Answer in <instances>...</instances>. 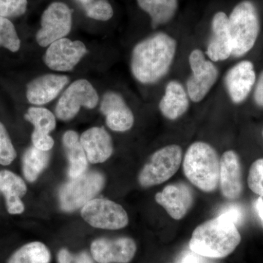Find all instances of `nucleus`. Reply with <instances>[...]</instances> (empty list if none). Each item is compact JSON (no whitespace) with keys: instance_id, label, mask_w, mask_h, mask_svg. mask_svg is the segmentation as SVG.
Wrapping results in <instances>:
<instances>
[{"instance_id":"nucleus-1","label":"nucleus","mask_w":263,"mask_h":263,"mask_svg":"<svg viewBox=\"0 0 263 263\" xmlns=\"http://www.w3.org/2000/svg\"><path fill=\"white\" fill-rule=\"evenodd\" d=\"M177 41L159 32L137 43L131 56V71L143 84H154L168 73L177 52Z\"/></svg>"},{"instance_id":"nucleus-2","label":"nucleus","mask_w":263,"mask_h":263,"mask_svg":"<svg viewBox=\"0 0 263 263\" xmlns=\"http://www.w3.org/2000/svg\"><path fill=\"white\" fill-rule=\"evenodd\" d=\"M240 240L237 226L218 216L195 228L189 247L190 250L207 258H223L236 249Z\"/></svg>"},{"instance_id":"nucleus-3","label":"nucleus","mask_w":263,"mask_h":263,"mask_svg":"<svg viewBox=\"0 0 263 263\" xmlns=\"http://www.w3.org/2000/svg\"><path fill=\"white\" fill-rule=\"evenodd\" d=\"M182 165L186 179L199 190L211 193L219 187L220 157L212 145L203 141L190 145Z\"/></svg>"},{"instance_id":"nucleus-4","label":"nucleus","mask_w":263,"mask_h":263,"mask_svg":"<svg viewBox=\"0 0 263 263\" xmlns=\"http://www.w3.org/2000/svg\"><path fill=\"white\" fill-rule=\"evenodd\" d=\"M233 45L232 56H245L253 48L258 38L260 24L257 8L252 2H240L228 17Z\"/></svg>"},{"instance_id":"nucleus-5","label":"nucleus","mask_w":263,"mask_h":263,"mask_svg":"<svg viewBox=\"0 0 263 263\" xmlns=\"http://www.w3.org/2000/svg\"><path fill=\"white\" fill-rule=\"evenodd\" d=\"M183 161L182 148L171 144L156 151L138 175V182L148 188L162 184L171 179L179 171Z\"/></svg>"},{"instance_id":"nucleus-6","label":"nucleus","mask_w":263,"mask_h":263,"mask_svg":"<svg viewBox=\"0 0 263 263\" xmlns=\"http://www.w3.org/2000/svg\"><path fill=\"white\" fill-rule=\"evenodd\" d=\"M105 183L103 175L98 171H89L70 179L60 189V207L66 212H72L84 207L103 190Z\"/></svg>"},{"instance_id":"nucleus-7","label":"nucleus","mask_w":263,"mask_h":263,"mask_svg":"<svg viewBox=\"0 0 263 263\" xmlns=\"http://www.w3.org/2000/svg\"><path fill=\"white\" fill-rule=\"evenodd\" d=\"M189 64L191 75L186 81V91L190 100L195 103H200L217 82L219 70L214 62L207 59L204 52L199 48L190 52Z\"/></svg>"},{"instance_id":"nucleus-8","label":"nucleus","mask_w":263,"mask_h":263,"mask_svg":"<svg viewBox=\"0 0 263 263\" xmlns=\"http://www.w3.org/2000/svg\"><path fill=\"white\" fill-rule=\"evenodd\" d=\"M81 216L95 228L115 230L129 223L127 213L117 202L105 198H94L81 208Z\"/></svg>"},{"instance_id":"nucleus-9","label":"nucleus","mask_w":263,"mask_h":263,"mask_svg":"<svg viewBox=\"0 0 263 263\" xmlns=\"http://www.w3.org/2000/svg\"><path fill=\"white\" fill-rule=\"evenodd\" d=\"M99 96L94 86L85 79L72 83L64 91L55 108L60 120L69 121L79 114L81 107L93 109L98 105Z\"/></svg>"},{"instance_id":"nucleus-10","label":"nucleus","mask_w":263,"mask_h":263,"mask_svg":"<svg viewBox=\"0 0 263 263\" xmlns=\"http://www.w3.org/2000/svg\"><path fill=\"white\" fill-rule=\"evenodd\" d=\"M72 28V10L65 3L55 2L43 12L41 28L36 34L40 46L47 47L58 40L65 38Z\"/></svg>"},{"instance_id":"nucleus-11","label":"nucleus","mask_w":263,"mask_h":263,"mask_svg":"<svg viewBox=\"0 0 263 263\" xmlns=\"http://www.w3.org/2000/svg\"><path fill=\"white\" fill-rule=\"evenodd\" d=\"M87 53V48L81 41L62 38L48 46L43 60L51 70L68 72L73 70Z\"/></svg>"},{"instance_id":"nucleus-12","label":"nucleus","mask_w":263,"mask_h":263,"mask_svg":"<svg viewBox=\"0 0 263 263\" xmlns=\"http://www.w3.org/2000/svg\"><path fill=\"white\" fill-rule=\"evenodd\" d=\"M91 254L98 263H128L136 253V242L129 237L101 238L91 245Z\"/></svg>"},{"instance_id":"nucleus-13","label":"nucleus","mask_w":263,"mask_h":263,"mask_svg":"<svg viewBox=\"0 0 263 263\" xmlns=\"http://www.w3.org/2000/svg\"><path fill=\"white\" fill-rule=\"evenodd\" d=\"M155 200L171 218L181 220L193 207L195 197L188 184L177 182L167 185L156 194Z\"/></svg>"},{"instance_id":"nucleus-14","label":"nucleus","mask_w":263,"mask_h":263,"mask_svg":"<svg viewBox=\"0 0 263 263\" xmlns=\"http://www.w3.org/2000/svg\"><path fill=\"white\" fill-rule=\"evenodd\" d=\"M253 63L243 60L233 65L224 76V86L228 96L235 104H240L248 98L256 83Z\"/></svg>"},{"instance_id":"nucleus-15","label":"nucleus","mask_w":263,"mask_h":263,"mask_svg":"<svg viewBox=\"0 0 263 263\" xmlns=\"http://www.w3.org/2000/svg\"><path fill=\"white\" fill-rule=\"evenodd\" d=\"M100 111L111 130L122 133L129 130L134 124L133 111L122 95L115 91H108L103 95Z\"/></svg>"},{"instance_id":"nucleus-16","label":"nucleus","mask_w":263,"mask_h":263,"mask_svg":"<svg viewBox=\"0 0 263 263\" xmlns=\"http://www.w3.org/2000/svg\"><path fill=\"white\" fill-rule=\"evenodd\" d=\"M219 187L223 197L230 200L238 199L243 192L241 165L234 151H226L220 157Z\"/></svg>"},{"instance_id":"nucleus-17","label":"nucleus","mask_w":263,"mask_h":263,"mask_svg":"<svg viewBox=\"0 0 263 263\" xmlns=\"http://www.w3.org/2000/svg\"><path fill=\"white\" fill-rule=\"evenodd\" d=\"M233 45L230 37L228 16L218 12L212 21V34L208 42L205 54L211 61H224L232 56Z\"/></svg>"},{"instance_id":"nucleus-18","label":"nucleus","mask_w":263,"mask_h":263,"mask_svg":"<svg viewBox=\"0 0 263 263\" xmlns=\"http://www.w3.org/2000/svg\"><path fill=\"white\" fill-rule=\"evenodd\" d=\"M69 81V78L63 75L46 74L39 76L27 85V100L36 105L50 103L58 96Z\"/></svg>"},{"instance_id":"nucleus-19","label":"nucleus","mask_w":263,"mask_h":263,"mask_svg":"<svg viewBox=\"0 0 263 263\" xmlns=\"http://www.w3.org/2000/svg\"><path fill=\"white\" fill-rule=\"evenodd\" d=\"M80 141L91 163H103L113 154L111 137L103 127L90 128L81 135Z\"/></svg>"},{"instance_id":"nucleus-20","label":"nucleus","mask_w":263,"mask_h":263,"mask_svg":"<svg viewBox=\"0 0 263 263\" xmlns=\"http://www.w3.org/2000/svg\"><path fill=\"white\" fill-rule=\"evenodd\" d=\"M190 100L186 88L179 81L172 80L166 85L159 109L165 119L177 120L187 111Z\"/></svg>"},{"instance_id":"nucleus-21","label":"nucleus","mask_w":263,"mask_h":263,"mask_svg":"<svg viewBox=\"0 0 263 263\" xmlns=\"http://www.w3.org/2000/svg\"><path fill=\"white\" fill-rule=\"evenodd\" d=\"M0 191L4 195L9 214L16 215L24 212L22 198L27 193V187L20 176L7 170L0 171Z\"/></svg>"},{"instance_id":"nucleus-22","label":"nucleus","mask_w":263,"mask_h":263,"mask_svg":"<svg viewBox=\"0 0 263 263\" xmlns=\"http://www.w3.org/2000/svg\"><path fill=\"white\" fill-rule=\"evenodd\" d=\"M62 143L69 162L68 175L70 179L79 177L86 172L88 160L79 134L73 130L65 132Z\"/></svg>"},{"instance_id":"nucleus-23","label":"nucleus","mask_w":263,"mask_h":263,"mask_svg":"<svg viewBox=\"0 0 263 263\" xmlns=\"http://www.w3.org/2000/svg\"><path fill=\"white\" fill-rule=\"evenodd\" d=\"M138 6L149 15L154 29L171 22L179 7V0H137Z\"/></svg>"},{"instance_id":"nucleus-24","label":"nucleus","mask_w":263,"mask_h":263,"mask_svg":"<svg viewBox=\"0 0 263 263\" xmlns=\"http://www.w3.org/2000/svg\"><path fill=\"white\" fill-rule=\"evenodd\" d=\"M49 159V152H43L34 146L29 147L22 159V171L26 180L29 182L35 181L47 167Z\"/></svg>"},{"instance_id":"nucleus-25","label":"nucleus","mask_w":263,"mask_h":263,"mask_svg":"<svg viewBox=\"0 0 263 263\" xmlns=\"http://www.w3.org/2000/svg\"><path fill=\"white\" fill-rule=\"evenodd\" d=\"M51 254L44 243L31 242L12 254L8 263H50Z\"/></svg>"},{"instance_id":"nucleus-26","label":"nucleus","mask_w":263,"mask_h":263,"mask_svg":"<svg viewBox=\"0 0 263 263\" xmlns=\"http://www.w3.org/2000/svg\"><path fill=\"white\" fill-rule=\"evenodd\" d=\"M26 120L32 123L34 130L49 134L56 128V117L49 110L41 107H30L24 116Z\"/></svg>"},{"instance_id":"nucleus-27","label":"nucleus","mask_w":263,"mask_h":263,"mask_svg":"<svg viewBox=\"0 0 263 263\" xmlns=\"http://www.w3.org/2000/svg\"><path fill=\"white\" fill-rule=\"evenodd\" d=\"M90 18L106 22L113 17L114 10L108 0H76Z\"/></svg>"},{"instance_id":"nucleus-28","label":"nucleus","mask_w":263,"mask_h":263,"mask_svg":"<svg viewBox=\"0 0 263 263\" xmlns=\"http://www.w3.org/2000/svg\"><path fill=\"white\" fill-rule=\"evenodd\" d=\"M21 41L14 25L9 19L0 17V47L12 52L18 51Z\"/></svg>"},{"instance_id":"nucleus-29","label":"nucleus","mask_w":263,"mask_h":263,"mask_svg":"<svg viewBox=\"0 0 263 263\" xmlns=\"http://www.w3.org/2000/svg\"><path fill=\"white\" fill-rule=\"evenodd\" d=\"M16 157V152L4 124L0 122V164L9 165Z\"/></svg>"},{"instance_id":"nucleus-30","label":"nucleus","mask_w":263,"mask_h":263,"mask_svg":"<svg viewBox=\"0 0 263 263\" xmlns=\"http://www.w3.org/2000/svg\"><path fill=\"white\" fill-rule=\"evenodd\" d=\"M248 185L253 193L263 197V159L256 160L251 166Z\"/></svg>"},{"instance_id":"nucleus-31","label":"nucleus","mask_w":263,"mask_h":263,"mask_svg":"<svg viewBox=\"0 0 263 263\" xmlns=\"http://www.w3.org/2000/svg\"><path fill=\"white\" fill-rule=\"evenodd\" d=\"M27 0H0V17L14 18L25 13Z\"/></svg>"},{"instance_id":"nucleus-32","label":"nucleus","mask_w":263,"mask_h":263,"mask_svg":"<svg viewBox=\"0 0 263 263\" xmlns=\"http://www.w3.org/2000/svg\"><path fill=\"white\" fill-rule=\"evenodd\" d=\"M58 263H95L91 256L86 252L72 254L67 249H60L57 254Z\"/></svg>"},{"instance_id":"nucleus-33","label":"nucleus","mask_w":263,"mask_h":263,"mask_svg":"<svg viewBox=\"0 0 263 263\" xmlns=\"http://www.w3.org/2000/svg\"><path fill=\"white\" fill-rule=\"evenodd\" d=\"M219 216L231 221L236 226L240 224L243 219V210H242L241 207L237 204H230V205L223 208L222 210L219 213Z\"/></svg>"},{"instance_id":"nucleus-34","label":"nucleus","mask_w":263,"mask_h":263,"mask_svg":"<svg viewBox=\"0 0 263 263\" xmlns=\"http://www.w3.org/2000/svg\"><path fill=\"white\" fill-rule=\"evenodd\" d=\"M32 141L33 146L43 152H48L53 148L54 145V141L49 134L40 133L34 130L32 134Z\"/></svg>"},{"instance_id":"nucleus-35","label":"nucleus","mask_w":263,"mask_h":263,"mask_svg":"<svg viewBox=\"0 0 263 263\" xmlns=\"http://www.w3.org/2000/svg\"><path fill=\"white\" fill-rule=\"evenodd\" d=\"M179 263H210L208 262L205 257L195 253L193 251H186L183 252L179 259Z\"/></svg>"},{"instance_id":"nucleus-36","label":"nucleus","mask_w":263,"mask_h":263,"mask_svg":"<svg viewBox=\"0 0 263 263\" xmlns=\"http://www.w3.org/2000/svg\"><path fill=\"white\" fill-rule=\"evenodd\" d=\"M254 100L257 106L263 108V70L256 80L254 86Z\"/></svg>"},{"instance_id":"nucleus-37","label":"nucleus","mask_w":263,"mask_h":263,"mask_svg":"<svg viewBox=\"0 0 263 263\" xmlns=\"http://www.w3.org/2000/svg\"><path fill=\"white\" fill-rule=\"evenodd\" d=\"M255 209L257 211V214L263 222V199L262 197H259L258 200L255 202Z\"/></svg>"},{"instance_id":"nucleus-38","label":"nucleus","mask_w":263,"mask_h":263,"mask_svg":"<svg viewBox=\"0 0 263 263\" xmlns=\"http://www.w3.org/2000/svg\"><path fill=\"white\" fill-rule=\"evenodd\" d=\"M262 137H263V130H262Z\"/></svg>"}]
</instances>
